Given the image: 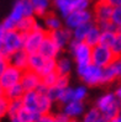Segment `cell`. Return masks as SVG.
Returning a JSON list of instances; mask_svg holds the SVG:
<instances>
[{
	"instance_id": "1",
	"label": "cell",
	"mask_w": 121,
	"mask_h": 122,
	"mask_svg": "<svg viewBox=\"0 0 121 122\" xmlns=\"http://www.w3.org/2000/svg\"><path fill=\"white\" fill-rule=\"evenodd\" d=\"M95 107L101 112L106 120L110 121L117 116L121 107V100L117 99L115 92H106L95 101Z\"/></svg>"
},
{
	"instance_id": "2",
	"label": "cell",
	"mask_w": 121,
	"mask_h": 122,
	"mask_svg": "<svg viewBox=\"0 0 121 122\" xmlns=\"http://www.w3.org/2000/svg\"><path fill=\"white\" fill-rule=\"evenodd\" d=\"M77 74L87 86L103 85L104 68L98 67L93 63L85 64V66H77Z\"/></svg>"
},
{
	"instance_id": "3",
	"label": "cell",
	"mask_w": 121,
	"mask_h": 122,
	"mask_svg": "<svg viewBox=\"0 0 121 122\" xmlns=\"http://www.w3.org/2000/svg\"><path fill=\"white\" fill-rule=\"evenodd\" d=\"M67 48L77 66H85L91 63V47L85 42H79L72 38Z\"/></svg>"
},
{
	"instance_id": "4",
	"label": "cell",
	"mask_w": 121,
	"mask_h": 122,
	"mask_svg": "<svg viewBox=\"0 0 121 122\" xmlns=\"http://www.w3.org/2000/svg\"><path fill=\"white\" fill-rule=\"evenodd\" d=\"M1 45H3L1 54L6 58H9L12 53L24 48V35L19 32L17 30L8 31L1 41Z\"/></svg>"
},
{
	"instance_id": "5",
	"label": "cell",
	"mask_w": 121,
	"mask_h": 122,
	"mask_svg": "<svg viewBox=\"0 0 121 122\" xmlns=\"http://www.w3.org/2000/svg\"><path fill=\"white\" fill-rule=\"evenodd\" d=\"M47 33L48 32L46 31L43 25H40L33 31L24 35V49L28 54L37 53L45 37L47 36Z\"/></svg>"
},
{
	"instance_id": "6",
	"label": "cell",
	"mask_w": 121,
	"mask_h": 122,
	"mask_svg": "<svg viewBox=\"0 0 121 122\" xmlns=\"http://www.w3.org/2000/svg\"><path fill=\"white\" fill-rule=\"evenodd\" d=\"M115 59H116V57L112 53L111 48L109 47L96 45L95 47L91 48V63L98 67L106 68L110 64H112Z\"/></svg>"
},
{
	"instance_id": "7",
	"label": "cell",
	"mask_w": 121,
	"mask_h": 122,
	"mask_svg": "<svg viewBox=\"0 0 121 122\" xmlns=\"http://www.w3.org/2000/svg\"><path fill=\"white\" fill-rule=\"evenodd\" d=\"M89 21H94L93 12L90 10H73L68 16L64 17V27L73 31L75 27Z\"/></svg>"
},
{
	"instance_id": "8",
	"label": "cell",
	"mask_w": 121,
	"mask_h": 122,
	"mask_svg": "<svg viewBox=\"0 0 121 122\" xmlns=\"http://www.w3.org/2000/svg\"><path fill=\"white\" fill-rule=\"evenodd\" d=\"M22 73H24V70L9 64L6 67V69L4 70V73L1 74V76H0V85H1V88L6 90L10 86L20 84L21 78H22Z\"/></svg>"
},
{
	"instance_id": "9",
	"label": "cell",
	"mask_w": 121,
	"mask_h": 122,
	"mask_svg": "<svg viewBox=\"0 0 121 122\" xmlns=\"http://www.w3.org/2000/svg\"><path fill=\"white\" fill-rule=\"evenodd\" d=\"M112 9L114 6L109 4L105 0H96L94 4L93 9V17L94 21L98 22H103V21H109L112 15Z\"/></svg>"
},
{
	"instance_id": "10",
	"label": "cell",
	"mask_w": 121,
	"mask_h": 122,
	"mask_svg": "<svg viewBox=\"0 0 121 122\" xmlns=\"http://www.w3.org/2000/svg\"><path fill=\"white\" fill-rule=\"evenodd\" d=\"M62 49L56 45V42L52 40V37L47 33V36L45 37L43 42H42V45L38 49V53L42 57H45L46 59H57Z\"/></svg>"
},
{
	"instance_id": "11",
	"label": "cell",
	"mask_w": 121,
	"mask_h": 122,
	"mask_svg": "<svg viewBox=\"0 0 121 122\" xmlns=\"http://www.w3.org/2000/svg\"><path fill=\"white\" fill-rule=\"evenodd\" d=\"M20 84L22 85L25 91L36 90L38 88V85L41 84V76L30 69H26L22 73V78H21Z\"/></svg>"
},
{
	"instance_id": "12",
	"label": "cell",
	"mask_w": 121,
	"mask_h": 122,
	"mask_svg": "<svg viewBox=\"0 0 121 122\" xmlns=\"http://www.w3.org/2000/svg\"><path fill=\"white\" fill-rule=\"evenodd\" d=\"M48 35L52 37V40L56 42V45L58 46L61 49L67 48L70 40L73 38L72 36V31L67 27H62L59 30H56L53 32H48Z\"/></svg>"
},
{
	"instance_id": "13",
	"label": "cell",
	"mask_w": 121,
	"mask_h": 122,
	"mask_svg": "<svg viewBox=\"0 0 121 122\" xmlns=\"http://www.w3.org/2000/svg\"><path fill=\"white\" fill-rule=\"evenodd\" d=\"M9 64L16 67L21 70H26L28 67V53L25 51V49H19L15 53H12L9 58Z\"/></svg>"
},
{
	"instance_id": "14",
	"label": "cell",
	"mask_w": 121,
	"mask_h": 122,
	"mask_svg": "<svg viewBox=\"0 0 121 122\" xmlns=\"http://www.w3.org/2000/svg\"><path fill=\"white\" fill-rule=\"evenodd\" d=\"M62 112L67 115L69 118L74 120L75 117L80 116L84 112V102L83 101H70L66 105H63Z\"/></svg>"
},
{
	"instance_id": "15",
	"label": "cell",
	"mask_w": 121,
	"mask_h": 122,
	"mask_svg": "<svg viewBox=\"0 0 121 122\" xmlns=\"http://www.w3.org/2000/svg\"><path fill=\"white\" fill-rule=\"evenodd\" d=\"M41 24L37 21L36 16H27V17H24L21 19L19 22L16 24V30L19 32H21L22 35H26L28 32L33 31L35 28H37Z\"/></svg>"
},
{
	"instance_id": "16",
	"label": "cell",
	"mask_w": 121,
	"mask_h": 122,
	"mask_svg": "<svg viewBox=\"0 0 121 122\" xmlns=\"http://www.w3.org/2000/svg\"><path fill=\"white\" fill-rule=\"evenodd\" d=\"M21 100H22V105H24L25 109L38 113L37 112V104H38V91L37 90L25 91V94L22 95Z\"/></svg>"
},
{
	"instance_id": "17",
	"label": "cell",
	"mask_w": 121,
	"mask_h": 122,
	"mask_svg": "<svg viewBox=\"0 0 121 122\" xmlns=\"http://www.w3.org/2000/svg\"><path fill=\"white\" fill-rule=\"evenodd\" d=\"M74 1L75 0H52V5L64 19L74 10Z\"/></svg>"
},
{
	"instance_id": "18",
	"label": "cell",
	"mask_w": 121,
	"mask_h": 122,
	"mask_svg": "<svg viewBox=\"0 0 121 122\" xmlns=\"http://www.w3.org/2000/svg\"><path fill=\"white\" fill-rule=\"evenodd\" d=\"M43 19V24H45V28L47 32H53L56 30H59V28H62V20L56 15L54 12L49 11L46 16L42 17Z\"/></svg>"
},
{
	"instance_id": "19",
	"label": "cell",
	"mask_w": 121,
	"mask_h": 122,
	"mask_svg": "<svg viewBox=\"0 0 121 122\" xmlns=\"http://www.w3.org/2000/svg\"><path fill=\"white\" fill-rule=\"evenodd\" d=\"M31 3L36 17H43L51 11L52 0H31Z\"/></svg>"
},
{
	"instance_id": "20",
	"label": "cell",
	"mask_w": 121,
	"mask_h": 122,
	"mask_svg": "<svg viewBox=\"0 0 121 122\" xmlns=\"http://www.w3.org/2000/svg\"><path fill=\"white\" fill-rule=\"evenodd\" d=\"M56 71L59 76H69L72 71V59L68 57H61L57 58V69Z\"/></svg>"
},
{
	"instance_id": "21",
	"label": "cell",
	"mask_w": 121,
	"mask_h": 122,
	"mask_svg": "<svg viewBox=\"0 0 121 122\" xmlns=\"http://www.w3.org/2000/svg\"><path fill=\"white\" fill-rule=\"evenodd\" d=\"M46 62V58L42 57L38 52L37 53H33V54H28V67L27 69H30L35 73H40V70L42 69L43 64Z\"/></svg>"
},
{
	"instance_id": "22",
	"label": "cell",
	"mask_w": 121,
	"mask_h": 122,
	"mask_svg": "<svg viewBox=\"0 0 121 122\" xmlns=\"http://www.w3.org/2000/svg\"><path fill=\"white\" fill-rule=\"evenodd\" d=\"M52 101L47 96L46 92H38V104H37V112L40 115L51 113L52 110Z\"/></svg>"
},
{
	"instance_id": "23",
	"label": "cell",
	"mask_w": 121,
	"mask_h": 122,
	"mask_svg": "<svg viewBox=\"0 0 121 122\" xmlns=\"http://www.w3.org/2000/svg\"><path fill=\"white\" fill-rule=\"evenodd\" d=\"M100 36H101V30H100V27H99L95 22L94 25L91 26V28L89 30L88 35H87V37H85L84 42L87 43L88 46H90L91 48L95 47L96 45H99V41H100Z\"/></svg>"
},
{
	"instance_id": "24",
	"label": "cell",
	"mask_w": 121,
	"mask_h": 122,
	"mask_svg": "<svg viewBox=\"0 0 121 122\" xmlns=\"http://www.w3.org/2000/svg\"><path fill=\"white\" fill-rule=\"evenodd\" d=\"M94 22H95V21H89V22H85V24H83L80 26L75 27L74 30L72 31L73 38L77 40V41H79V42H84L85 37H87L89 30L91 28V26L94 25Z\"/></svg>"
},
{
	"instance_id": "25",
	"label": "cell",
	"mask_w": 121,
	"mask_h": 122,
	"mask_svg": "<svg viewBox=\"0 0 121 122\" xmlns=\"http://www.w3.org/2000/svg\"><path fill=\"white\" fill-rule=\"evenodd\" d=\"M10 20H12L15 24H17L21 19L25 17V12H24V8H22V3L21 0H16L12 5V9L8 16Z\"/></svg>"
},
{
	"instance_id": "26",
	"label": "cell",
	"mask_w": 121,
	"mask_h": 122,
	"mask_svg": "<svg viewBox=\"0 0 121 122\" xmlns=\"http://www.w3.org/2000/svg\"><path fill=\"white\" fill-rule=\"evenodd\" d=\"M25 94V90L22 88L21 84H16L14 86H10L9 89L4 90V96L10 101V100H16V99H21L22 95Z\"/></svg>"
},
{
	"instance_id": "27",
	"label": "cell",
	"mask_w": 121,
	"mask_h": 122,
	"mask_svg": "<svg viewBox=\"0 0 121 122\" xmlns=\"http://www.w3.org/2000/svg\"><path fill=\"white\" fill-rule=\"evenodd\" d=\"M67 88H68V86H67ZM64 90H66V88L61 86V85H58V84H54V85H52V86L47 88L46 94H47V96H48L49 99H51L52 102H58Z\"/></svg>"
},
{
	"instance_id": "28",
	"label": "cell",
	"mask_w": 121,
	"mask_h": 122,
	"mask_svg": "<svg viewBox=\"0 0 121 122\" xmlns=\"http://www.w3.org/2000/svg\"><path fill=\"white\" fill-rule=\"evenodd\" d=\"M16 117L20 120V122H36L37 118L40 117V115L22 107V109L20 110V112L17 113Z\"/></svg>"
},
{
	"instance_id": "29",
	"label": "cell",
	"mask_w": 121,
	"mask_h": 122,
	"mask_svg": "<svg viewBox=\"0 0 121 122\" xmlns=\"http://www.w3.org/2000/svg\"><path fill=\"white\" fill-rule=\"evenodd\" d=\"M24 107L22 105V100L21 99H16V100H10L9 105H8V116L11 117H16L17 113L20 112V110Z\"/></svg>"
},
{
	"instance_id": "30",
	"label": "cell",
	"mask_w": 121,
	"mask_h": 122,
	"mask_svg": "<svg viewBox=\"0 0 121 122\" xmlns=\"http://www.w3.org/2000/svg\"><path fill=\"white\" fill-rule=\"evenodd\" d=\"M117 80V75L115 68L112 64H110L109 67L104 68V78H103V85H108V84H112L114 81Z\"/></svg>"
},
{
	"instance_id": "31",
	"label": "cell",
	"mask_w": 121,
	"mask_h": 122,
	"mask_svg": "<svg viewBox=\"0 0 121 122\" xmlns=\"http://www.w3.org/2000/svg\"><path fill=\"white\" fill-rule=\"evenodd\" d=\"M56 69H57V59H46L43 67H42V69L40 70L38 75L42 78V76H45V75L54 73Z\"/></svg>"
},
{
	"instance_id": "32",
	"label": "cell",
	"mask_w": 121,
	"mask_h": 122,
	"mask_svg": "<svg viewBox=\"0 0 121 122\" xmlns=\"http://www.w3.org/2000/svg\"><path fill=\"white\" fill-rule=\"evenodd\" d=\"M115 36L116 32H111V31H101V36H100V41H99V45L105 46L111 48L114 41H115Z\"/></svg>"
},
{
	"instance_id": "33",
	"label": "cell",
	"mask_w": 121,
	"mask_h": 122,
	"mask_svg": "<svg viewBox=\"0 0 121 122\" xmlns=\"http://www.w3.org/2000/svg\"><path fill=\"white\" fill-rule=\"evenodd\" d=\"M70 101H74V88L68 86V88H66L64 91H63V94H62V96L59 99L58 104H61L63 106V105H66V104H68Z\"/></svg>"
},
{
	"instance_id": "34",
	"label": "cell",
	"mask_w": 121,
	"mask_h": 122,
	"mask_svg": "<svg viewBox=\"0 0 121 122\" xmlns=\"http://www.w3.org/2000/svg\"><path fill=\"white\" fill-rule=\"evenodd\" d=\"M101 116H103L101 112L99 111L96 107H93V109H90L87 113L84 115L83 122H96Z\"/></svg>"
},
{
	"instance_id": "35",
	"label": "cell",
	"mask_w": 121,
	"mask_h": 122,
	"mask_svg": "<svg viewBox=\"0 0 121 122\" xmlns=\"http://www.w3.org/2000/svg\"><path fill=\"white\" fill-rule=\"evenodd\" d=\"M58 73L57 71H54V73H51V74H48V75H45V76H42L41 78V83L45 85L46 88H49V86H52V85H54L57 83V80H58Z\"/></svg>"
},
{
	"instance_id": "36",
	"label": "cell",
	"mask_w": 121,
	"mask_h": 122,
	"mask_svg": "<svg viewBox=\"0 0 121 122\" xmlns=\"http://www.w3.org/2000/svg\"><path fill=\"white\" fill-rule=\"evenodd\" d=\"M88 95V89L85 85H79L74 88V101H83Z\"/></svg>"
},
{
	"instance_id": "37",
	"label": "cell",
	"mask_w": 121,
	"mask_h": 122,
	"mask_svg": "<svg viewBox=\"0 0 121 122\" xmlns=\"http://www.w3.org/2000/svg\"><path fill=\"white\" fill-rule=\"evenodd\" d=\"M112 24L115 25L119 30H121V5L120 6H114L112 9V15H111V19Z\"/></svg>"
},
{
	"instance_id": "38",
	"label": "cell",
	"mask_w": 121,
	"mask_h": 122,
	"mask_svg": "<svg viewBox=\"0 0 121 122\" xmlns=\"http://www.w3.org/2000/svg\"><path fill=\"white\" fill-rule=\"evenodd\" d=\"M111 51L112 53L115 54V57H121V31L116 32V36H115V41L111 46Z\"/></svg>"
},
{
	"instance_id": "39",
	"label": "cell",
	"mask_w": 121,
	"mask_h": 122,
	"mask_svg": "<svg viewBox=\"0 0 121 122\" xmlns=\"http://www.w3.org/2000/svg\"><path fill=\"white\" fill-rule=\"evenodd\" d=\"M21 3H22L25 17H27V16H35V10H33L31 0H21Z\"/></svg>"
},
{
	"instance_id": "40",
	"label": "cell",
	"mask_w": 121,
	"mask_h": 122,
	"mask_svg": "<svg viewBox=\"0 0 121 122\" xmlns=\"http://www.w3.org/2000/svg\"><path fill=\"white\" fill-rule=\"evenodd\" d=\"M8 105H9L8 99H6L5 96L0 97V120L8 115Z\"/></svg>"
},
{
	"instance_id": "41",
	"label": "cell",
	"mask_w": 121,
	"mask_h": 122,
	"mask_svg": "<svg viewBox=\"0 0 121 122\" xmlns=\"http://www.w3.org/2000/svg\"><path fill=\"white\" fill-rule=\"evenodd\" d=\"M91 0H75L74 1V10H89Z\"/></svg>"
},
{
	"instance_id": "42",
	"label": "cell",
	"mask_w": 121,
	"mask_h": 122,
	"mask_svg": "<svg viewBox=\"0 0 121 122\" xmlns=\"http://www.w3.org/2000/svg\"><path fill=\"white\" fill-rule=\"evenodd\" d=\"M1 25L6 28V31H11V30H16V24L12 20H10L9 17H6L3 22H1Z\"/></svg>"
},
{
	"instance_id": "43",
	"label": "cell",
	"mask_w": 121,
	"mask_h": 122,
	"mask_svg": "<svg viewBox=\"0 0 121 122\" xmlns=\"http://www.w3.org/2000/svg\"><path fill=\"white\" fill-rule=\"evenodd\" d=\"M112 66H114V68H115L116 75H117V80H121V57H117V58L114 61Z\"/></svg>"
},
{
	"instance_id": "44",
	"label": "cell",
	"mask_w": 121,
	"mask_h": 122,
	"mask_svg": "<svg viewBox=\"0 0 121 122\" xmlns=\"http://www.w3.org/2000/svg\"><path fill=\"white\" fill-rule=\"evenodd\" d=\"M36 122H56V120H54V115H52V113L40 115V117L37 118Z\"/></svg>"
},
{
	"instance_id": "45",
	"label": "cell",
	"mask_w": 121,
	"mask_h": 122,
	"mask_svg": "<svg viewBox=\"0 0 121 122\" xmlns=\"http://www.w3.org/2000/svg\"><path fill=\"white\" fill-rule=\"evenodd\" d=\"M54 120H56V122H70L72 121V118H69L67 115H64L63 112L54 113Z\"/></svg>"
},
{
	"instance_id": "46",
	"label": "cell",
	"mask_w": 121,
	"mask_h": 122,
	"mask_svg": "<svg viewBox=\"0 0 121 122\" xmlns=\"http://www.w3.org/2000/svg\"><path fill=\"white\" fill-rule=\"evenodd\" d=\"M8 66H9L8 58L1 54V56H0V76H1V74L4 73V70L6 69V67H8Z\"/></svg>"
},
{
	"instance_id": "47",
	"label": "cell",
	"mask_w": 121,
	"mask_h": 122,
	"mask_svg": "<svg viewBox=\"0 0 121 122\" xmlns=\"http://www.w3.org/2000/svg\"><path fill=\"white\" fill-rule=\"evenodd\" d=\"M6 32H8V31H6V28H5L1 24H0V41H3L4 36L6 35Z\"/></svg>"
},
{
	"instance_id": "48",
	"label": "cell",
	"mask_w": 121,
	"mask_h": 122,
	"mask_svg": "<svg viewBox=\"0 0 121 122\" xmlns=\"http://www.w3.org/2000/svg\"><path fill=\"white\" fill-rule=\"evenodd\" d=\"M109 4H111L112 6H120L121 5V0H106Z\"/></svg>"
},
{
	"instance_id": "49",
	"label": "cell",
	"mask_w": 121,
	"mask_h": 122,
	"mask_svg": "<svg viewBox=\"0 0 121 122\" xmlns=\"http://www.w3.org/2000/svg\"><path fill=\"white\" fill-rule=\"evenodd\" d=\"M114 92H115V95L117 96V99H119V100H121V83H120L119 86L115 89V91H114Z\"/></svg>"
},
{
	"instance_id": "50",
	"label": "cell",
	"mask_w": 121,
	"mask_h": 122,
	"mask_svg": "<svg viewBox=\"0 0 121 122\" xmlns=\"http://www.w3.org/2000/svg\"><path fill=\"white\" fill-rule=\"evenodd\" d=\"M109 122H121V117L120 116H116V117H114L112 120H110Z\"/></svg>"
},
{
	"instance_id": "51",
	"label": "cell",
	"mask_w": 121,
	"mask_h": 122,
	"mask_svg": "<svg viewBox=\"0 0 121 122\" xmlns=\"http://www.w3.org/2000/svg\"><path fill=\"white\" fill-rule=\"evenodd\" d=\"M10 122H20V120L17 117H11L10 118Z\"/></svg>"
},
{
	"instance_id": "52",
	"label": "cell",
	"mask_w": 121,
	"mask_h": 122,
	"mask_svg": "<svg viewBox=\"0 0 121 122\" xmlns=\"http://www.w3.org/2000/svg\"><path fill=\"white\" fill-rule=\"evenodd\" d=\"M4 96V89L1 88V85H0V97Z\"/></svg>"
},
{
	"instance_id": "53",
	"label": "cell",
	"mask_w": 121,
	"mask_h": 122,
	"mask_svg": "<svg viewBox=\"0 0 121 122\" xmlns=\"http://www.w3.org/2000/svg\"><path fill=\"white\" fill-rule=\"evenodd\" d=\"M1 52H3V45H1V41H0V56H1Z\"/></svg>"
},
{
	"instance_id": "54",
	"label": "cell",
	"mask_w": 121,
	"mask_h": 122,
	"mask_svg": "<svg viewBox=\"0 0 121 122\" xmlns=\"http://www.w3.org/2000/svg\"><path fill=\"white\" fill-rule=\"evenodd\" d=\"M70 122H77V121H75V120H72V121H70Z\"/></svg>"
},
{
	"instance_id": "55",
	"label": "cell",
	"mask_w": 121,
	"mask_h": 122,
	"mask_svg": "<svg viewBox=\"0 0 121 122\" xmlns=\"http://www.w3.org/2000/svg\"><path fill=\"white\" fill-rule=\"evenodd\" d=\"M105 1H106V0H105Z\"/></svg>"
}]
</instances>
